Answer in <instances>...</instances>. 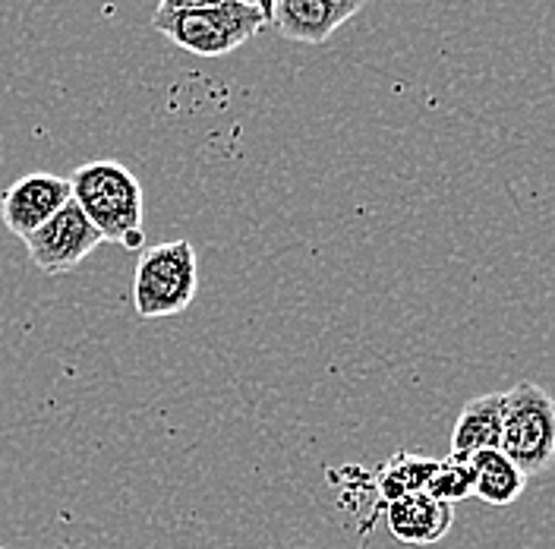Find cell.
I'll return each instance as SVG.
<instances>
[{
    "instance_id": "6da1fadb",
    "label": "cell",
    "mask_w": 555,
    "mask_h": 549,
    "mask_svg": "<svg viewBox=\"0 0 555 549\" xmlns=\"http://www.w3.org/2000/svg\"><path fill=\"white\" fill-rule=\"evenodd\" d=\"M73 190V203L86 212L95 231L107 243H120L142 231V183L127 165L114 158H99L73 168L67 177Z\"/></svg>"
},
{
    "instance_id": "7a4b0ae2",
    "label": "cell",
    "mask_w": 555,
    "mask_h": 549,
    "mask_svg": "<svg viewBox=\"0 0 555 549\" xmlns=\"http://www.w3.org/2000/svg\"><path fill=\"white\" fill-rule=\"evenodd\" d=\"M152 26L196 58H224L246 44L253 35L262 33L269 23L256 7L224 0L203 10H155Z\"/></svg>"
},
{
    "instance_id": "3957f363",
    "label": "cell",
    "mask_w": 555,
    "mask_h": 549,
    "mask_svg": "<svg viewBox=\"0 0 555 549\" xmlns=\"http://www.w3.org/2000/svg\"><path fill=\"white\" fill-rule=\"evenodd\" d=\"M199 291V259L190 241L145 246L133 272V309L142 319L180 316Z\"/></svg>"
},
{
    "instance_id": "277c9868",
    "label": "cell",
    "mask_w": 555,
    "mask_h": 549,
    "mask_svg": "<svg viewBox=\"0 0 555 549\" xmlns=\"http://www.w3.org/2000/svg\"><path fill=\"white\" fill-rule=\"evenodd\" d=\"M502 451L527 477L553 468L555 398L543 385L518 382L502 395Z\"/></svg>"
},
{
    "instance_id": "5b68a950",
    "label": "cell",
    "mask_w": 555,
    "mask_h": 549,
    "mask_svg": "<svg viewBox=\"0 0 555 549\" xmlns=\"http://www.w3.org/2000/svg\"><path fill=\"white\" fill-rule=\"evenodd\" d=\"M23 243L35 269L57 278L82 266V259H89L102 246L104 238L86 218V212L69 200L51 221H44L29 238H23Z\"/></svg>"
},
{
    "instance_id": "8992f818",
    "label": "cell",
    "mask_w": 555,
    "mask_h": 549,
    "mask_svg": "<svg viewBox=\"0 0 555 549\" xmlns=\"http://www.w3.org/2000/svg\"><path fill=\"white\" fill-rule=\"evenodd\" d=\"M73 200L67 177L35 171L13 180L7 193L0 196V218L7 231H13L20 241L38 231L44 221H51L61 208Z\"/></svg>"
},
{
    "instance_id": "52a82bcc",
    "label": "cell",
    "mask_w": 555,
    "mask_h": 549,
    "mask_svg": "<svg viewBox=\"0 0 555 549\" xmlns=\"http://www.w3.org/2000/svg\"><path fill=\"white\" fill-rule=\"evenodd\" d=\"M366 0H275L272 26L291 41L322 44L363 10Z\"/></svg>"
},
{
    "instance_id": "ba28073f",
    "label": "cell",
    "mask_w": 555,
    "mask_h": 549,
    "mask_svg": "<svg viewBox=\"0 0 555 549\" xmlns=\"http://www.w3.org/2000/svg\"><path fill=\"white\" fill-rule=\"evenodd\" d=\"M385 524L395 540L411 547H429L439 544L454 524V509L449 502H439L426 489L408 493L385 506Z\"/></svg>"
},
{
    "instance_id": "9c48e42d",
    "label": "cell",
    "mask_w": 555,
    "mask_h": 549,
    "mask_svg": "<svg viewBox=\"0 0 555 549\" xmlns=\"http://www.w3.org/2000/svg\"><path fill=\"white\" fill-rule=\"evenodd\" d=\"M502 448V395L489 392L467 401L451 430V455L470 461L480 451Z\"/></svg>"
},
{
    "instance_id": "30bf717a",
    "label": "cell",
    "mask_w": 555,
    "mask_h": 549,
    "mask_svg": "<svg viewBox=\"0 0 555 549\" xmlns=\"http://www.w3.org/2000/svg\"><path fill=\"white\" fill-rule=\"evenodd\" d=\"M470 468H474V496L483 499L486 506L505 509V506L518 502L520 493L527 489V474L502 448L474 455Z\"/></svg>"
},
{
    "instance_id": "8fae6325",
    "label": "cell",
    "mask_w": 555,
    "mask_h": 549,
    "mask_svg": "<svg viewBox=\"0 0 555 549\" xmlns=\"http://www.w3.org/2000/svg\"><path fill=\"white\" fill-rule=\"evenodd\" d=\"M436 464L433 458H416V455H398L391 458L379 474V496L388 502L408 496V493H420L426 489L429 477L436 474Z\"/></svg>"
},
{
    "instance_id": "7c38bea8",
    "label": "cell",
    "mask_w": 555,
    "mask_h": 549,
    "mask_svg": "<svg viewBox=\"0 0 555 549\" xmlns=\"http://www.w3.org/2000/svg\"><path fill=\"white\" fill-rule=\"evenodd\" d=\"M426 493L436 496L439 502H449V506L470 499L474 496V468H470V461L454 458V455L439 461L436 474L426 483Z\"/></svg>"
},
{
    "instance_id": "4fadbf2b",
    "label": "cell",
    "mask_w": 555,
    "mask_h": 549,
    "mask_svg": "<svg viewBox=\"0 0 555 549\" xmlns=\"http://www.w3.org/2000/svg\"><path fill=\"white\" fill-rule=\"evenodd\" d=\"M224 0H158V10H203V7H218Z\"/></svg>"
},
{
    "instance_id": "5bb4252c",
    "label": "cell",
    "mask_w": 555,
    "mask_h": 549,
    "mask_svg": "<svg viewBox=\"0 0 555 549\" xmlns=\"http://www.w3.org/2000/svg\"><path fill=\"white\" fill-rule=\"evenodd\" d=\"M241 3H249V7H256L262 16H266V23L272 26V10H275V0H241Z\"/></svg>"
},
{
    "instance_id": "9a60e30c",
    "label": "cell",
    "mask_w": 555,
    "mask_h": 549,
    "mask_svg": "<svg viewBox=\"0 0 555 549\" xmlns=\"http://www.w3.org/2000/svg\"><path fill=\"white\" fill-rule=\"evenodd\" d=\"M0 549H7V547H0Z\"/></svg>"
}]
</instances>
